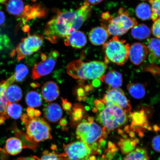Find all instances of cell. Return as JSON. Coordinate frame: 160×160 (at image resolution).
I'll return each instance as SVG.
<instances>
[{
  "instance_id": "6da1fadb",
  "label": "cell",
  "mask_w": 160,
  "mask_h": 160,
  "mask_svg": "<svg viewBox=\"0 0 160 160\" xmlns=\"http://www.w3.org/2000/svg\"><path fill=\"white\" fill-rule=\"evenodd\" d=\"M75 11L58 12L57 15L46 25L44 33L46 38L52 43L66 38L73 32L72 26Z\"/></svg>"
},
{
  "instance_id": "7a4b0ae2",
  "label": "cell",
  "mask_w": 160,
  "mask_h": 160,
  "mask_svg": "<svg viewBox=\"0 0 160 160\" xmlns=\"http://www.w3.org/2000/svg\"><path fill=\"white\" fill-rule=\"evenodd\" d=\"M107 68L104 62L95 61L85 62L77 60L67 66V72L73 78L86 81L99 79L104 74Z\"/></svg>"
},
{
  "instance_id": "3957f363",
  "label": "cell",
  "mask_w": 160,
  "mask_h": 160,
  "mask_svg": "<svg viewBox=\"0 0 160 160\" xmlns=\"http://www.w3.org/2000/svg\"><path fill=\"white\" fill-rule=\"evenodd\" d=\"M21 119L25 125L28 138L33 142L52 138L51 128L45 119L38 117H30L27 114L22 116Z\"/></svg>"
},
{
  "instance_id": "277c9868",
  "label": "cell",
  "mask_w": 160,
  "mask_h": 160,
  "mask_svg": "<svg viewBox=\"0 0 160 160\" xmlns=\"http://www.w3.org/2000/svg\"><path fill=\"white\" fill-rule=\"evenodd\" d=\"M103 45L105 55V63L111 62L117 65L122 66L128 59L129 44L125 40L120 39L117 36H114Z\"/></svg>"
},
{
  "instance_id": "5b68a950",
  "label": "cell",
  "mask_w": 160,
  "mask_h": 160,
  "mask_svg": "<svg viewBox=\"0 0 160 160\" xmlns=\"http://www.w3.org/2000/svg\"><path fill=\"white\" fill-rule=\"evenodd\" d=\"M128 119L127 113L116 106L105 108L97 118L98 121L103 126V128L107 134L125 125Z\"/></svg>"
},
{
  "instance_id": "8992f818",
  "label": "cell",
  "mask_w": 160,
  "mask_h": 160,
  "mask_svg": "<svg viewBox=\"0 0 160 160\" xmlns=\"http://www.w3.org/2000/svg\"><path fill=\"white\" fill-rule=\"evenodd\" d=\"M77 138L83 142L89 147L100 139L105 138L108 134L94 120L82 122L76 129Z\"/></svg>"
},
{
  "instance_id": "52a82bcc",
  "label": "cell",
  "mask_w": 160,
  "mask_h": 160,
  "mask_svg": "<svg viewBox=\"0 0 160 160\" xmlns=\"http://www.w3.org/2000/svg\"><path fill=\"white\" fill-rule=\"evenodd\" d=\"M108 25L105 28L109 35L114 36L125 34L130 29L138 25L135 18L130 17L126 10L121 8L117 17L108 20Z\"/></svg>"
},
{
  "instance_id": "ba28073f",
  "label": "cell",
  "mask_w": 160,
  "mask_h": 160,
  "mask_svg": "<svg viewBox=\"0 0 160 160\" xmlns=\"http://www.w3.org/2000/svg\"><path fill=\"white\" fill-rule=\"evenodd\" d=\"M64 152L58 155L61 160H88L92 153L89 146L80 141L63 145Z\"/></svg>"
},
{
  "instance_id": "9c48e42d",
  "label": "cell",
  "mask_w": 160,
  "mask_h": 160,
  "mask_svg": "<svg viewBox=\"0 0 160 160\" xmlns=\"http://www.w3.org/2000/svg\"><path fill=\"white\" fill-rule=\"evenodd\" d=\"M59 56V52L56 51L50 52L48 56L42 54V61L36 63L33 66L32 73V78L38 79L49 74L54 68Z\"/></svg>"
},
{
  "instance_id": "30bf717a",
  "label": "cell",
  "mask_w": 160,
  "mask_h": 160,
  "mask_svg": "<svg viewBox=\"0 0 160 160\" xmlns=\"http://www.w3.org/2000/svg\"><path fill=\"white\" fill-rule=\"evenodd\" d=\"M101 101L106 107L116 106L127 113L131 111L132 109L129 100L126 97L122 90L120 88L108 90Z\"/></svg>"
},
{
  "instance_id": "8fae6325",
  "label": "cell",
  "mask_w": 160,
  "mask_h": 160,
  "mask_svg": "<svg viewBox=\"0 0 160 160\" xmlns=\"http://www.w3.org/2000/svg\"><path fill=\"white\" fill-rule=\"evenodd\" d=\"M129 117L132 121L131 125L129 126L130 131L141 135L144 134L146 129L152 130L144 110H141L130 113Z\"/></svg>"
},
{
  "instance_id": "7c38bea8",
  "label": "cell",
  "mask_w": 160,
  "mask_h": 160,
  "mask_svg": "<svg viewBox=\"0 0 160 160\" xmlns=\"http://www.w3.org/2000/svg\"><path fill=\"white\" fill-rule=\"evenodd\" d=\"M43 39L42 36L29 35L22 39L20 43L24 50L26 55L28 56L39 51L43 44Z\"/></svg>"
},
{
  "instance_id": "4fadbf2b",
  "label": "cell",
  "mask_w": 160,
  "mask_h": 160,
  "mask_svg": "<svg viewBox=\"0 0 160 160\" xmlns=\"http://www.w3.org/2000/svg\"><path fill=\"white\" fill-rule=\"evenodd\" d=\"M147 47L140 43H135L129 47V58L131 62L139 65L145 61L148 55Z\"/></svg>"
},
{
  "instance_id": "5bb4252c",
  "label": "cell",
  "mask_w": 160,
  "mask_h": 160,
  "mask_svg": "<svg viewBox=\"0 0 160 160\" xmlns=\"http://www.w3.org/2000/svg\"><path fill=\"white\" fill-rule=\"evenodd\" d=\"M91 7L87 2H84L81 7L75 11L72 26L73 31H77L82 27L91 16Z\"/></svg>"
},
{
  "instance_id": "9a60e30c",
  "label": "cell",
  "mask_w": 160,
  "mask_h": 160,
  "mask_svg": "<svg viewBox=\"0 0 160 160\" xmlns=\"http://www.w3.org/2000/svg\"><path fill=\"white\" fill-rule=\"evenodd\" d=\"M65 44L76 49H81L87 43V39L83 32L75 31L72 32L65 38Z\"/></svg>"
},
{
  "instance_id": "2e32d148",
  "label": "cell",
  "mask_w": 160,
  "mask_h": 160,
  "mask_svg": "<svg viewBox=\"0 0 160 160\" xmlns=\"http://www.w3.org/2000/svg\"><path fill=\"white\" fill-rule=\"evenodd\" d=\"M99 79L106 84L111 89L119 88L122 84V77L121 74L115 70L109 71Z\"/></svg>"
},
{
  "instance_id": "e0dca14e",
  "label": "cell",
  "mask_w": 160,
  "mask_h": 160,
  "mask_svg": "<svg viewBox=\"0 0 160 160\" xmlns=\"http://www.w3.org/2000/svg\"><path fill=\"white\" fill-rule=\"evenodd\" d=\"M42 97L47 102H51L57 99L60 94L59 88L53 81H48L42 88Z\"/></svg>"
},
{
  "instance_id": "ac0fdd59",
  "label": "cell",
  "mask_w": 160,
  "mask_h": 160,
  "mask_svg": "<svg viewBox=\"0 0 160 160\" xmlns=\"http://www.w3.org/2000/svg\"><path fill=\"white\" fill-rule=\"evenodd\" d=\"M109 35L104 27H100L93 28L90 31L89 38L93 45L99 46L106 42Z\"/></svg>"
},
{
  "instance_id": "d6986e66",
  "label": "cell",
  "mask_w": 160,
  "mask_h": 160,
  "mask_svg": "<svg viewBox=\"0 0 160 160\" xmlns=\"http://www.w3.org/2000/svg\"><path fill=\"white\" fill-rule=\"evenodd\" d=\"M44 117L51 122H57L61 118L63 112L60 106L57 103H49L43 110Z\"/></svg>"
},
{
  "instance_id": "ffe728a7",
  "label": "cell",
  "mask_w": 160,
  "mask_h": 160,
  "mask_svg": "<svg viewBox=\"0 0 160 160\" xmlns=\"http://www.w3.org/2000/svg\"><path fill=\"white\" fill-rule=\"evenodd\" d=\"M45 14V9L39 5H27L25 7L21 17L24 22H25L35 18L43 17Z\"/></svg>"
},
{
  "instance_id": "44dd1931",
  "label": "cell",
  "mask_w": 160,
  "mask_h": 160,
  "mask_svg": "<svg viewBox=\"0 0 160 160\" xmlns=\"http://www.w3.org/2000/svg\"><path fill=\"white\" fill-rule=\"evenodd\" d=\"M15 81L13 75L6 81L0 82V115L5 114L6 109L9 103L7 98V88Z\"/></svg>"
},
{
  "instance_id": "7402d4cb",
  "label": "cell",
  "mask_w": 160,
  "mask_h": 160,
  "mask_svg": "<svg viewBox=\"0 0 160 160\" xmlns=\"http://www.w3.org/2000/svg\"><path fill=\"white\" fill-rule=\"evenodd\" d=\"M147 48L150 62H157L160 59V39L152 38L148 40Z\"/></svg>"
},
{
  "instance_id": "603a6c76",
  "label": "cell",
  "mask_w": 160,
  "mask_h": 160,
  "mask_svg": "<svg viewBox=\"0 0 160 160\" xmlns=\"http://www.w3.org/2000/svg\"><path fill=\"white\" fill-rule=\"evenodd\" d=\"M23 148L22 143L18 138H10L6 141V151L10 155H15L21 153Z\"/></svg>"
},
{
  "instance_id": "cb8c5ba5",
  "label": "cell",
  "mask_w": 160,
  "mask_h": 160,
  "mask_svg": "<svg viewBox=\"0 0 160 160\" xmlns=\"http://www.w3.org/2000/svg\"><path fill=\"white\" fill-rule=\"evenodd\" d=\"M151 31L149 28L144 24L137 25L132 28L131 35L133 38L138 40L148 38L151 35Z\"/></svg>"
},
{
  "instance_id": "d4e9b609",
  "label": "cell",
  "mask_w": 160,
  "mask_h": 160,
  "mask_svg": "<svg viewBox=\"0 0 160 160\" xmlns=\"http://www.w3.org/2000/svg\"><path fill=\"white\" fill-rule=\"evenodd\" d=\"M127 88L130 94L134 98L141 99L145 95V86L142 84L130 83L127 85Z\"/></svg>"
},
{
  "instance_id": "484cf974",
  "label": "cell",
  "mask_w": 160,
  "mask_h": 160,
  "mask_svg": "<svg viewBox=\"0 0 160 160\" xmlns=\"http://www.w3.org/2000/svg\"><path fill=\"white\" fill-rule=\"evenodd\" d=\"M24 8V4L22 0H9L6 5L8 12L13 15H21Z\"/></svg>"
},
{
  "instance_id": "4316f807",
  "label": "cell",
  "mask_w": 160,
  "mask_h": 160,
  "mask_svg": "<svg viewBox=\"0 0 160 160\" xmlns=\"http://www.w3.org/2000/svg\"><path fill=\"white\" fill-rule=\"evenodd\" d=\"M7 95L8 101L10 103L19 101L22 97L21 88L16 85H11L7 88Z\"/></svg>"
},
{
  "instance_id": "83f0119b",
  "label": "cell",
  "mask_w": 160,
  "mask_h": 160,
  "mask_svg": "<svg viewBox=\"0 0 160 160\" xmlns=\"http://www.w3.org/2000/svg\"><path fill=\"white\" fill-rule=\"evenodd\" d=\"M136 15L139 18L142 20H147L151 18L152 14L151 8L146 3L139 4L135 10Z\"/></svg>"
},
{
  "instance_id": "f1b7e54d",
  "label": "cell",
  "mask_w": 160,
  "mask_h": 160,
  "mask_svg": "<svg viewBox=\"0 0 160 160\" xmlns=\"http://www.w3.org/2000/svg\"><path fill=\"white\" fill-rule=\"evenodd\" d=\"M123 160H149V158L145 149L138 148L126 155Z\"/></svg>"
},
{
  "instance_id": "f546056e",
  "label": "cell",
  "mask_w": 160,
  "mask_h": 160,
  "mask_svg": "<svg viewBox=\"0 0 160 160\" xmlns=\"http://www.w3.org/2000/svg\"><path fill=\"white\" fill-rule=\"evenodd\" d=\"M26 102L30 107H39L42 105V99L41 95L37 92L31 91L26 96Z\"/></svg>"
},
{
  "instance_id": "4dcf8cb0",
  "label": "cell",
  "mask_w": 160,
  "mask_h": 160,
  "mask_svg": "<svg viewBox=\"0 0 160 160\" xmlns=\"http://www.w3.org/2000/svg\"><path fill=\"white\" fill-rule=\"evenodd\" d=\"M22 112V108L17 103H9L6 110V114L8 118L18 119L21 117Z\"/></svg>"
},
{
  "instance_id": "1f68e13d",
  "label": "cell",
  "mask_w": 160,
  "mask_h": 160,
  "mask_svg": "<svg viewBox=\"0 0 160 160\" xmlns=\"http://www.w3.org/2000/svg\"><path fill=\"white\" fill-rule=\"evenodd\" d=\"M137 145L133 139H120L118 143L122 152L125 154H128L134 151Z\"/></svg>"
},
{
  "instance_id": "d6a6232c",
  "label": "cell",
  "mask_w": 160,
  "mask_h": 160,
  "mask_svg": "<svg viewBox=\"0 0 160 160\" xmlns=\"http://www.w3.org/2000/svg\"><path fill=\"white\" fill-rule=\"evenodd\" d=\"M71 112L72 119L74 124L79 122L83 119L86 113L83 106L79 104H75Z\"/></svg>"
},
{
  "instance_id": "836d02e7",
  "label": "cell",
  "mask_w": 160,
  "mask_h": 160,
  "mask_svg": "<svg viewBox=\"0 0 160 160\" xmlns=\"http://www.w3.org/2000/svg\"><path fill=\"white\" fill-rule=\"evenodd\" d=\"M28 67L23 64H19L16 67L15 72L13 75L15 81L18 82L23 81L28 73Z\"/></svg>"
},
{
  "instance_id": "e575fe53",
  "label": "cell",
  "mask_w": 160,
  "mask_h": 160,
  "mask_svg": "<svg viewBox=\"0 0 160 160\" xmlns=\"http://www.w3.org/2000/svg\"><path fill=\"white\" fill-rule=\"evenodd\" d=\"M151 5L152 14L151 18L154 22L160 18V0L149 1Z\"/></svg>"
},
{
  "instance_id": "d590c367",
  "label": "cell",
  "mask_w": 160,
  "mask_h": 160,
  "mask_svg": "<svg viewBox=\"0 0 160 160\" xmlns=\"http://www.w3.org/2000/svg\"><path fill=\"white\" fill-rule=\"evenodd\" d=\"M38 160H61L58 155L54 152H49L48 151L43 152V155Z\"/></svg>"
},
{
  "instance_id": "8d00e7d4",
  "label": "cell",
  "mask_w": 160,
  "mask_h": 160,
  "mask_svg": "<svg viewBox=\"0 0 160 160\" xmlns=\"http://www.w3.org/2000/svg\"><path fill=\"white\" fill-rule=\"evenodd\" d=\"M152 33L158 38L160 39V18L154 22L152 28Z\"/></svg>"
},
{
  "instance_id": "74e56055",
  "label": "cell",
  "mask_w": 160,
  "mask_h": 160,
  "mask_svg": "<svg viewBox=\"0 0 160 160\" xmlns=\"http://www.w3.org/2000/svg\"><path fill=\"white\" fill-rule=\"evenodd\" d=\"M152 147L156 152L160 153V135L154 137L152 139Z\"/></svg>"
},
{
  "instance_id": "f35d334b",
  "label": "cell",
  "mask_w": 160,
  "mask_h": 160,
  "mask_svg": "<svg viewBox=\"0 0 160 160\" xmlns=\"http://www.w3.org/2000/svg\"><path fill=\"white\" fill-rule=\"evenodd\" d=\"M62 108L64 110L66 111H68L71 109L72 107L71 103L68 102L67 100L62 98Z\"/></svg>"
},
{
  "instance_id": "ab89813d",
  "label": "cell",
  "mask_w": 160,
  "mask_h": 160,
  "mask_svg": "<svg viewBox=\"0 0 160 160\" xmlns=\"http://www.w3.org/2000/svg\"><path fill=\"white\" fill-rule=\"evenodd\" d=\"M95 105L97 109L98 110H103L104 108L105 105L101 100H97L94 102Z\"/></svg>"
},
{
  "instance_id": "60d3db41",
  "label": "cell",
  "mask_w": 160,
  "mask_h": 160,
  "mask_svg": "<svg viewBox=\"0 0 160 160\" xmlns=\"http://www.w3.org/2000/svg\"><path fill=\"white\" fill-rule=\"evenodd\" d=\"M38 158L33 156L31 157L19 158L15 160H38Z\"/></svg>"
},
{
  "instance_id": "b9f144b4",
  "label": "cell",
  "mask_w": 160,
  "mask_h": 160,
  "mask_svg": "<svg viewBox=\"0 0 160 160\" xmlns=\"http://www.w3.org/2000/svg\"><path fill=\"white\" fill-rule=\"evenodd\" d=\"M5 21V14L0 10V26L2 25Z\"/></svg>"
},
{
  "instance_id": "7bdbcfd3",
  "label": "cell",
  "mask_w": 160,
  "mask_h": 160,
  "mask_svg": "<svg viewBox=\"0 0 160 160\" xmlns=\"http://www.w3.org/2000/svg\"><path fill=\"white\" fill-rule=\"evenodd\" d=\"M103 0H87V2L92 5H97L101 3Z\"/></svg>"
},
{
  "instance_id": "ee69618b",
  "label": "cell",
  "mask_w": 160,
  "mask_h": 160,
  "mask_svg": "<svg viewBox=\"0 0 160 160\" xmlns=\"http://www.w3.org/2000/svg\"><path fill=\"white\" fill-rule=\"evenodd\" d=\"M68 122L67 119L65 118H62L60 120L59 122V125L62 127H65L67 124Z\"/></svg>"
},
{
  "instance_id": "f6af8a7d",
  "label": "cell",
  "mask_w": 160,
  "mask_h": 160,
  "mask_svg": "<svg viewBox=\"0 0 160 160\" xmlns=\"http://www.w3.org/2000/svg\"><path fill=\"white\" fill-rule=\"evenodd\" d=\"M112 160H121V156L117 152L114 153L113 159Z\"/></svg>"
},
{
  "instance_id": "bcb514c9",
  "label": "cell",
  "mask_w": 160,
  "mask_h": 160,
  "mask_svg": "<svg viewBox=\"0 0 160 160\" xmlns=\"http://www.w3.org/2000/svg\"><path fill=\"white\" fill-rule=\"evenodd\" d=\"M109 149L114 154L117 152L119 151V148H118L117 147V146H115V147Z\"/></svg>"
},
{
  "instance_id": "7dc6e473",
  "label": "cell",
  "mask_w": 160,
  "mask_h": 160,
  "mask_svg": "<svg viewBox=\"0 0 160 160\" xmlns=\"http://www.w3.org/2000/svg\"><path fill=\"white\" fill-rule=\"evenodd\" d=\"M116 145L114 143L112 142L111 141H109L108 143V149H111L112 148H113Z\"/></svg>"
},
{
  "instance_id": "c3c4849f",
  "label": "cell",
  "mask_w": 160,
  "mask_h": 160,
  "mask_svg": "<svg viewBox=\"0 0 160 160\" xmlns=\"http://www.w3.org/2000/svg\"><path fill=\"white\" fill-rule=\"evenodd\" d=\"M41 115V112L39 110H35V111L34 115L35 117H39Z\"/></svg>"
},
{
  "instance_id": "681fc988",
  "label": "cell",
  "mask_w": 160,
  "mask_h": 160,
  "mask_svg": "<svg viewBox=\"0 0 160 160\" xmlns=\"http://www.w3.org/2000/svg\"><path fill=\"white\" fill-rule=\"evenodd\" d=\"M128 133L130 137H131L132 138H133L135 137V134L134 132L130 131Z\"/></svg>"
},
{
  "instance_id": "f907efd6",
  "label": "cell",
  "mask_w": 160,
  "mask_h": 160,
  "mask_svg": "<svg viewBox=\"0 0 160 160\" xmlns=\"http://www.w3.org/2000/svg\"><path fill=\"white\" fill-rule=\"evenodd\" d=\"M91 87L88 85L85 86L84 88L85 92H89L91 89Z\"/></svg>"
},
{
  "instance_id": "816d5d0a",
  "label": "cell",
  "mask_w": 160,
  "mask_h": 160,
  "mask_svg": "<svg viewBox=\"0 0 160 160\" xmlns=\"http://www.w3.org/2000/svg\"><path fill=\"white\" fill-rule=\"evenodd\" d=\"M98 84H100V82L97 79H95L94 81H93V85L94 86H98Z\"/></svg>"
},
{
  "instance_id": "f5cc1de1",
  "label": "cell",
  "mask_w": 160,
  "mask_h": 160,
  "mask_svg": "<svg viewBox=\"0 0 160 160\" xmlns=\"http://www.w3.org/2000/svg\"><path fill=\"white\" fill-rule=\"evenodd\" d=\"M31 85L32 87L33 88H36L39 87L40 86L39 84L38 83H32L31 84Z\"/></svg>"
},
{
  "instance_id": "db71d44e",
  "label": "cell",
  "mask_w": 160,
  "mask_h": 160,
  "mask_svg": "<svg viewBox=\"0 0 160 160\" xmlns=\"http://www.w3.org/2000/svg\"><path fill=\"white\" fill-rule=\"evenodd\" d=\"M134 141L137 144L139 143V140L137 138H135L133 139Z\"/></svg>"
},
{
  "instance_id": "11a10c76",
  "label": "cell",
  "mask_w": 160,
  "mask_h": 160,
  "mask_svg": "<svg viewBox=\"0 0 160 160\" xmlns=\"http://www.w3.org/2000/svg\"><path fill=\"white\" fill-rule=\"evenodd\" d=\"M7 0H0V3L4 4L7 2Z\"/></svg>"
},
{
  "instance_id": "9f6ffc18",
  "label": "cell",
  "mask_w": 160,
  "mask_h": 160,
  "mask_svg": "<svg viewBox=\"0 0 160 160\" xmlns=\"http://www.w3.org/2000/svg\"><path fill=\"white\" fill-rule=\"evenodd\" d=\"M51 149L53 150H55L57 149V146L56 145H52L51 146Z\"/></svg>"
},
{
  "instance_id": "6f0895ef",
  "label": "cell",
  "mask_w": 160,
  "mask_h": 160,
  "mask_svg": "<svg viewBox=\"0 0 160 160\" xmlns=\"http://www.w3.org/2000/svg\"><path fill=\"white\" fill-rule=\"evenodd\" d=\"M101 160H112L107 158H106L105 157L104 155H103L102 156V158L101 159Z\"/></svg>"
},
{
  "instance_id": "680465c9",
  "label": "cell",
  "mask_w": 160,
  "mask_h": 160,
  "mask_svg": "<svg viewBox=\"0 0 160 160\" xmlns=\"http://www.w3.org/2000/svg\"><path fill=\"white\" fill-rule=\"evenodd\" d=\"M148 1H153V0H148Z\"/></svg>"
},
{
  "instance_id": "91938a15",
  "label": "cell",
  "mask_w": 160,
  "mask_h": 160,
  "mask_svg": "<svg viewBox=\"0 0 160 160\" xmlns=\"http://www.w3.org/2000/svg\"><path fill=\"white\" fill-rule=\"evenodd\" d=\"M88 160H89V159H88Z\"/></svg>"
}]
</instances>
